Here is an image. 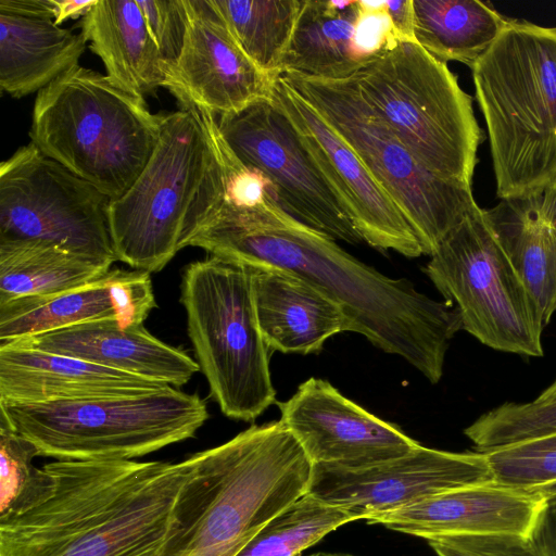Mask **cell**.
Here are the masks:
<instances>
[{
    "instance_id": "obj_31",
    "label": "cell",
    "mask_w": 556,
    "mask_h": 556,
    "mask_svg": "<svg viewBox=\"0 0 556 556\" xmlns=\"http://www.w3.org/2000/svg\"><path fill=\"white\" fill-rule=\"evenodd\" d=\"M500 484L539 490L556 483V432L484 453Z\"/></svg>"
},
{
    "instance_id": "obj_40",
    "label": "cell",
    "mask_w": 556,
    "mask_h": 556,
    "mask_svg": "<svg viewBox=\"0 0 556 556\" xmlns=\"http://www.w3.org/2000/svg\"><path fill=\"white\" fill-rule=\"evenodd\" d=\"M534 401L541 403L556 401V378Z\"/></svg>"
},
{
    "instance_id": "obj_9",
    "label": "cell",
    "mask_w": 556,
    "mask_h": 556,
    "mask_svg": "<svg viewBox=\"0 0 556 556\" xmlns=\"http://www.w3.org/2000/svg\"><path fill=\"white\" fill-rule=\"evenodd\" d=\"M180 302L211 396L228 418L255 420L277 401L251 267L213 255L190 263L182 275Z\"/></svg>"
},
{
    "instance_id": "obj_26",
    "label": "cell",
    "mask_w": 556,
    "mask_h": 556,
    "mask_svg": "<svg viewBox=\"0 0 556 556\" xmlns=\"http://www.w3.org/2000/svg\"><path fill=\"white\" fill-rule=\"evenodd\" d=\"M358 1L302 0L280 74L339 80L368 61L354 42Z\"/></svg>"
},
{
    "instance_id": "obj_28",
    "label": "cell",
    "mask_w": 556,
    "mask_h": 556,
    "mask_svg": "<svg viewBox=\"0 0 556 556\" xmlns=\"http://www.w3.org/2000/svg\"><path fill=\"white\" fill-rule=\"evenodd\" d=\"M110 267L49 242L0 239V303L73 289Z\"/></svg>"
},
{
    "instance_id": "obj_16",
    "label": "cell",
    "mask_w": 556,
    "mask_h": 556,
    "mask_svg": "<svg viewBox=\"0 0 556 556\" xmlns=\"http://www.w3.org/2000/svg\"><path fill=\"white\" fill-rule=\"evenodd\" d=\"M280 421L313 465L362 468L403 456L419 443L345 397L329 381L308 378L285 402Z\"/></svg>"
},
{
    "instance_id": "obj_25",
    "label": "cell",
    "mask_w": 556,
    "mask_h": 556,
    "mask_svg": "<svg viewBox=\"0 0 556 556\" xmlns=\"http://www.w3.org/2000/svg\"><path fill=\"white\" fill-rule=\"evenodd\" d=\"M86 39L54 20L0 11V87L14 98L40 91L78 64Z\"/></svg>"
},
{
    "instance_id": "obj_34",
    "label": "cell",
    "mask_w": 556,
    "mask_h": 556,
    "mask_svg": "<svg viewBox=\"0 0 556 556\" xmlns=\"http://www.w3.org/2000/svg\"><path fill=\"white\" fill-rule=\"evenodd\" d=\"M427 541L437 556H542L532 538L518 534H458Z\"/></svg>"
},
{
    "instance_id": "obj_38",
    "label": "cell",
    "mask_w": 556,
    "mask_h": 556,
    "mask_svg": "<svg viewBox=\"0 0 556 556\" xmlns=\"http://www.w3.org/2000/svg\"><path fill=\"white\" fill-rule=\"evenodd\" d=\"M0 11L56 18V0H0Z\"/></svg>"
},
{
    "instance_id": "obj_37",
    "label": "cell",
    "mask_w": 556,
    "mask_h": 556,
    "mask_svg": "<svg viewBox=\"0 0 556 556\" xmlns=\"http://www.w3.org/2000/svg\"><path fill=\"white\" fill-rule=\"evenodd\" d=\"M387 12L396 38L401 41H415V14L413 0L387 1Z\"/></svg>"
},
{
    "instance_id": "obj_6",
    "label": "cell",
    "mask_w": 556,
    "mask_h": 556,
    "mask_svg": "<svg viewBox=\"0 0 556 556\" xmlns=\"http://www.w3.org/2000/svg\"><path fill=\"white\" fill-rule=\"evenodd\" d=\"M161 121L143 97L76 64L37 92L29 136L43 154L115 200L149 162Z\"/></svg>"
},
{
    "instance_id": "obj_24",
    "label": "cell",
    "mask_w": 556,
    "mask_h": 556,
    "mask_svg": "<svg viewBox=\"0 0 556 556\" xmlns=\"http://www.w3.org/2000/svg\"><path fill=\"white\" fill-rule=\"evenodd\" d=\"M80 28L119 88L143 97L166 86L168 66L137 0H97L81 17Z\"/></svg>"
},
{
    "instance_id": "obj_39",
    "label": "cell",
    "mask_w": 556,
    "mask_h": 556,
    "mask_svg": "<svg viewBox=\"0 0 556 556\" xmlns=\"http://www.w3.org/2000/svg\"><path fill=\"white\" fill-rule=\"evenodd\" d=\"M97 2V0H56V18L55 24L60 25L68 18L83 17Z\"/></svg>"
},
{
    "instance_id": "obj_27",
    "label": "cell",
    "mask_w": 556,
    "mask_h": 556,
    "mask_svg": "<svg viewBox=\"0 0 556 556\" xmlns=\"http://www.w3.org/2000/svg\"><path fill=\"white\" fill-rule=\"evenodd\" d=\"M416 42L435 59L470 68L505 28L508 18L479 0H413Z\"/></svg>"
},
{
    "instance_id": "obj_36",
    "label": "cell",
    "mask_w": 556,
    "mask_h": 556,
    "mask_svg": "<svg viewBox=\"0 0 556 556\" xmlns=\"http://www.w3.org/2000/svg\"><path fill=\"white\" fill-rule=\"evenodd\" d=\"M531 538L542 556H556V500L548 501Z\"/></svg>"
},
{
    "instance_id": "obj_15",
    "label": "cell",
    "mask_w": 556,
    "mask_h": 556,
    "mask_svg": "<svg viewBox=\"0 0 556 556\" xmlns=\"http://www.w3.org/2000/svg\"><path fill=\"white\" fill-rule=\"evenodd\" d=\"M269 97L298 129L363 241L380 251L393 250L409 258L424 254L416 233L392 198L312 104L281 75L273 78Z\"/></svg>"
},
{
    "instance_id": "obj_8",
    "label": "cell",
    "mask_w": 556,
    "mask_h": 556,
    "mask_svg": "<svg viewBox=\"0 0 556 556\" xmlns=\"http://www.w3.org/2000/svg\"><path fill=\"white\" fill-rule=\"evenodd\" d=\"M1 417L56 460L132 459L195 435L205 402L172 386L134 395L20 403L0 400Z\"/></svg>"
},
{
    "instance_id": "obj_41",
    "label": "cell",
    "mask_w": 556,
    "mask_h": 556,
    "mask_svg": "<svg viewBox=\"0 0 556 556\" xmlns=\"http://www.w3.org/2000/svg\"><path fill=\"white\" fill-rule=\"evenodd\" d=\"M317 556H350V555L318 553Z\"/></svg>"
},
{
    "instance_id": "obj_42",
    "label": "cell",
    "mask_w": 556,
    "mask_h": 556,
    "mask_svg": "<svg viewBox=\"0 0 556 556\" xmlns=\"http://www.w3.org/2000/svg\"><path fill=\"white\" fill-rule=\"evenodd\" d=\"M300 556H302V555H300ZM309 556H317V554H314V555H309Z\"/></svg>"
},
{
    "instance_id": "obj_22",
    "label": "cell",
    "mask_w": 556,
    "mask_h": 556,
    "mask_svg": "<svg viewBox=\"0 0 556 556\" xmlns=\"http://www.w3.org/2000/svg\"><path fill=\"white\" fill-rule=\"evenodd\" d=\"M250 267L258 327L270 352L319 353L330 337L351 331L342 308L308 282L279 268Z\"/></svg>"
},
{
    "instance_id": "obj_20",
    "label": "cell",
    "mask_w": 556,
    "mask_h": 556,
    "mask_svg": "<svg viewBox=\"0 0 556 556\" xmlns=\"http://www.w3.org/2000/svg\"><path fill=\"white\" fill-rule=\"evenodd\" d=\"M0 344L65 355L172 387L186 384L200 370L186 352L161 341L143 325L123 327L114 318L89 320Z\"/></svg>"
},
{
    "instance_id": "obj_29",
    "label": "cell",
    "mask_w": 556,
    "mask_h": 556,
    "mask_svg": "<svg viewBox=\"0 0 556 556\" xmlns=\"http://www.w3.org/2000/svg\"><path fill=\"white\" fill-rule=\"evenodd\" d=\"M248 58L270 78L280 75L302 0H210Z\"/></svg>"
},
{
    "instance_id": "obj_19",
    "label": "cell",
    "mask_w": 556,
    "mask_h": 556,
    "mask_svg": "<svg viewBox=\"0 0 556 556\" xmlns=\"http://www.w3.org/2000/svg\"><path fill=\"white\" fill-rule=\"evenodd\" d=\"M547 503L538 491L510 488L493 480L443 492L368 523L425 540L491 533L531 538Z\"/></svg>"
},
{
    "instance_id": "obj_3",
    "label": "cell",
    "mask_w": 556,
    "mask_h": 556,
    "mask_svg": "<svg viewBox=\"0 0 556 556\" xmlns=\"http://www.w3.org/2000/svg\"><path fill=\"white\" fill-rule=\"evenodd\" d=\"M173 531L162 556H237L308 491L313 464L280 421L252 425L188 457Z\"/></svg>"
},
{
    "instance_id": "obj_17",
    "label": "cell",
    "mask_w": 556,
    "mask_h": 556,
    "mask_svg": "<svg viewBox=\"0 0 556 556\" xmlns=\"http://www.w3.org/2000/svg\"><path fill=\"white\" fill-rule=\"evenodd\" d=\"M189 27L165 88L213 115L269 96L273 78L242 51L210 0H187Z\"/></svg>"
},
{
    "instance_id": "obj_33",
    "label": "cell",
    "mask_w": 556,
    "mask_h": 556,
    "mask_svg": "<svg viewBox=\"0 0 556 556\" xmlns=\"http://www.w3.org/2000/svg\"><path fill=\"white\" fill-rule=\"evenodd\" d=\"M36 456L35 445L0 419V514L10 508L30 481Z\"/></svg>"
},
{
    "instance_id": "obj_30",
    "label": "cell",
    "mask_w": 556,
    "mask_h": 556,
    "mask_svg": "<svg viewBox=\"0 0 556 556\" xmlns=\"http://www.w3.org/2000/svg\"><path fill=\"white\" fill-rule=\"evenodd\" d=\"M351 521L355 519L348 511L307 492L267 522L237 556H300Z\"/></svg>"
},
{
    "instance_id": "obj_14",
    "label": "cell",
    "mask_w": 556,
    "mask_h": 556,
    "mask_svg": "<svg viewBox=\"0 0 556 556\" xmlns=\"http://www.w3.org/2000/svg\"><path fill=\"white\" fill-rule=\"evenodd\" d=\"M493 481L486 455L419 444L409 453L362 468L313 465L308 493L371 519L468 484Z\"/></svg>"
},
{
    "instance_id": "obj_12",
    "label": "cell",
    "mask_w": 556,
    "mask_h": 556,
    "mask_svg": "<svg viewBox=\"0 0 556 556\" xmlns=\"http://www.w3.org/2000/svg\"><path fill=\"white\" fill-rule=\"evenodd\" d=\"M110 203L33 142L0 165V239L45 241L111 266Z\"/></svg>"
},
{
    "instance_id": "obj_18",
    "label": "cell",
    "mask_w": 556,
    "mask_h": 556,
    "mask_svg": "<svg viewBox=\"0 0 556 556\" xmlns=\"http://www.w3.org/2000/svg\"><path fill=\"white\" fill-rule=\"evenodd\" d=\"M155 307L150 273L110 269L73 289L0 303V343L102 318L142 325Z\"/></svg>"
},
{
    "instance_id": "obj_10",
    "label": "cell",
    "mask_w": 556,
    "mask_h": 556,
    "mask_svg": "<svg viewBox=\"0 0 556 556\" xmlns=\"http://www.w3.org/2000/svg\"><path fill=\"white\" fill-rule=\"evenodd\" d=\"M353 149L388 192L430 255L478 204L471 186L444 180L427 170L381 119L349 77L318 79L280 74Z\"/></svg>"
},
{
    "instance_id": "obj_11",
    "label": "cell",
    "mask_w": 556,
    "mask_h": 556,
    "mask_svg": "<svg viewBox=\"0 0 556 556\" xmlns=\"http://www.w3.org/2000/svg\"><path fill=\"white\" fill-rule=\"evenodd\" d=\"M424 271L455 305L462 330L496 351L543 355L540 308L479 205L444 237Z\"/></svg>"
},
{
    "instance_id": "obj_13",
    "label": "cell",
    "mask_w": 556,
    "mask_h": 556,
    "mask_svg": "<svg viewBox=\"0 0 556 556\" xmlns=\"http://www.w3.org/2000/svg\"><path fill=\"white\" fill-rule=\"evenodd\" d=\"M216 124L236 159L270 182L286 213L333 240L363 241L298 129L269 96L216 115Z\"/></svg>"
},
{
    "instance_id": "obj_4",
    "label": "cell",
    "mask_w": 556,
    "mask_h": 556,
    "mask_svg": "<svg viewBox=\"0 0 556 556\" xmlns=\"http://www.w3.org/2000/svg\"><path fill=\"white\" fill-rule=\"evenodd\" d=\"M162 114L154 151L132 186L111 200L109 225L116 261L162 270L219 213L227 173L216 116L190 101Z\"/></svg>"
},
{
    "instance_id": "obj_32",
    "label": "cell",
    "mask_w": 556,
    "mask_h": 556,
    "mask_svg": "<svg viewBox=\"0 0 556 556\" xmlns=\"http://www.w3.org/2000/svg\"><path fill=\"white\" fill-rule=\"evenodd\" d=\"M137 3L169 74L181 54L189 27L187 0H137Z\"/></svg>"
},
{
    "instance_id": "obj_21",
    "label": "cell",
    "mask_w": 556,
    "mask_h": 556,
    "mask_svg": "<svg viewBox=\"0 0 556 556\" xmlns=\"http://www.w3.org/2000/svg\"><path fill=\"white\" fill-rule=\"evenodd\" d=\"M167 386L65 355L0 344V400L8 402L134 395Z\"/></svg>"
},
{
    "instance_id": "obj_2",
    "label": "cell",
    "mask_w": 556,
    "mask_h": 556,
    "mask_svg": "<svg viewBox=\"0 0 556 556\" xmlns=\"http://www.w3.org/2000/svg\"><path fill=\"white\" fill-rule=\"evenodd\" d=\"M190 462L55 460L0 514V556H162Z\"/></svg>"
},
{
    "instance_id": "obj_23",
    "label": "cell",
    "mask_w": 556,
    "mask_h": 556,
    "mask_svg": "<svg viewBox=\"0 0 556 556\" xmlns=\"http://www.w3.org/2000/svg\"><path fill=\"white\" fill-rule=\"evenodd\" d=\"M484 215L546 326L556 312V185L502 199Z\"/></svg>"
},
{
    "instance_id": "obj_5",
    "label": "cell",
    "mask_w": 556,
    "mask_h": 556,
    "mask_svg": "<svg viewBox=\"0 0 556 556\" xmlns=\"http://www.w3.org/2000/svg\"><path fill=\"white\" fill-rule=\"evenodd\" d=\"M471 72L497 197L556 185V27L508 18Z\"/></svg>"
},
{
    "instance_id": "obj_1",
    "label": "cell",
    "mask_w": 556,
    "mask_h": 556,
    "mask_svg": "<svg viewBox=\"0 0 556 556\" xmlns=\"http://www.w3.org/2000/svg\"><path fill=\"white\" fill-rule=\"evenodd\" d=\"M190 245L303 279L342 308L351 331L404 358L431 383L442 378L450 341L462 330L456 307L419 292L408 279L379 273L283 210L226 201Z\"/></svg>"
},
{
    "instance_id": "obj_7",
    "label": "cell",
    "mask_w": 556,
    "mask_h": 556,
    "mask_svg": "<svg viewBox=\"0 0 556 556\" xmlns=\"http://www.w3.org/2000/svg\"><path fill=\"white\" fill-rule=\"evenodd\" d=\"M352 77L367 103L427 170L471 186L483 134L471 96L446 63L415 41L399 40Z\"/></svg>"
},
{
    "instance_id": "obj_35",
    "label": "cell",
    "mask_w": 556,
    "mask_h": 556,
    "mask_svg": "<svg viewBox=\"0 0 556 556\" xmlns=\"http://www.w3.org/2000/svg\"><path fill=\"white\" fill-rule=\"evenodd\" d=\"M354 42L361 55L369 61L399 41L387 12V1H358Z\"/></svg>"
}]
</instances>
